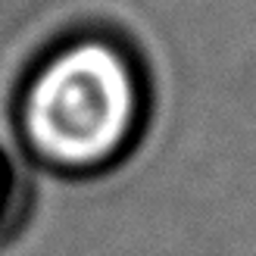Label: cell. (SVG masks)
<instances>
[{
  "label": "cell",
  "instance_id": "obj_1",
  "mask_svg": "<svg viewBox=\"0 0 256 256\" xmlns=\"http://www.w3.org/2000/svg\"><path fill=\"white\" fill-rule=\"evenodd\" d=\"M150 110L144 62L110 32L54 41L22 78L16 128L38 162L91 175L119 162L140 138Z\"/></svg>",
  "mask_w": 256,
  "mask_h": 256
},
{
  "label": "cell",
  "instance_id": "obj_2",
  "mask_svg": "<svg viewBox=\"0 0 256 256\" xmlns=\"http://www.w3.org/2000/svg\"><path fill=\"white\" fill-rule=\"evenodd\" d=\"M12 172H10V166L4 162V156H0V219L6 216L10 210V200H12Z\"/></svg>",
  "mask_w": 256,
  "mask_h": 256
}]
</instances>
